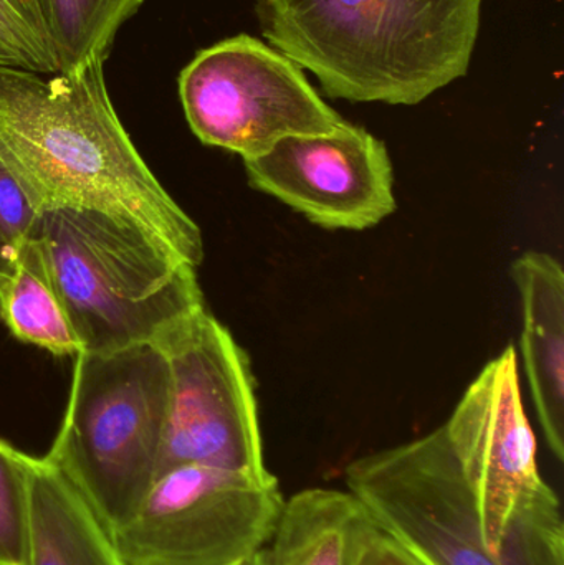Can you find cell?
I'll list each match as a JSON object with an SVG mask.
<instances>
[{"mask_svg": "<svg viewBox=\"0 0 564 565\" xmlns=\"http://www.w3.org/2000/svg\"><path fill=\"white\" fill-rule=\"evenodd\" d=\"M284 504L274 475L184 465L156 478L113 541L125 565H238L267 546Z\"/></svg>", "mask_w": 564, "mask_h": 565, "instance_id": "cell-6", "label": "cell"}, {"mask_svg": "<svg viewBox=\"0 0 564 565\" xmlns=\"http://www.w3.org/2000/svg\"><path fill=\"white\" fill-rule=\"evenodd\" d=\"M248 184L330 231H366L396 212L386 145L344 122L320 136H287L244 159Z\"/></svg>", "mask_w": 564, "mask_h": 565, "instance_id": "cell-10", "label": "cell"}, {"mask_svg": "<svg viewBox=\"0 0 564 565\" xmlns=\"http://www.w3.org/2000/svg\"><path fill=\"white\" fill-rule=\"evenodd\" d=\"M0 50L13 68L42 75L58 73L36 0H0Z\"/></svg>", "mask_w": 564, "mask_h": 565, "instance_id": "cell-17", "label": "cell"}, {"mask_svg": "<svg viewBox=\"0 0 564 565\" xmlns=\"http://www.w3.org/2000/svg\"><path fill=\"white\" fill-rule=\"evenodd\" d=\"M26 565H125L111 531L46 457L30 458Z\"/></svg>", "mask_w": 564, "mask_h": 565, "instance_id": "cell-12", "label": "cell"}, {"mask_svg": "<svg viewBox=\"0 0 564 565\" xmlns=\"http://www.w3.org/2000/svg\"><path fill=\"white\" fill-rule=\"evenodd\" d=\"M255 12L330 98L414 106L469 72L482 0H255Z\"/></svg>", "mask_w": 564, "mask_h": 565, "instance_id": "cell-2", "label": "cell"}, {"mask_svg": "<svg viewBox=\"0 0 564 565\" xmlns=\"http://www.w3.org/2000/svg\"><path fill=\"white\" fill-rule=\"evenodd\" d=\"M75 358L65 417L45 457L115 531L158 478L168 425V359L149 342Z\"/></svg>", "mask_w": 564, "mask_h": 565, "instance_id": "cell-5", "label": "cell"}, {"mask_svg": "<svg viewBox=\"0 0 564 565\" xmlns=\"http://www.w3.org/2000/svg\"><path fill=\"white\" fill-rule=\"evenodd\" d=\"M105 62L70 73L0 66V152L39 205L105 212L141 225L192 267L199 225L179 207L119 121Z\"/></svg>", "mask_w": 564, "mask_h": 565, "instance_id": "cell-1", "label": "cell"}, {"mask_svg": "<svg viewBox=\"0 0 564 565\" xmlns=\"http://www.w3.org/2000/svg\"><path fill=\"white\" fill-rule=\"evenodd\" d=\"M0 316L10 332L26 344L55 355L82 352L39 245L30 237L17 248L12 278L0 286Z\"/></svg>", "mask_w": 564, "mask_h": 565, "instance_id": "cell-14", "label": "cell"}, {"mask_svg": "<svg viewBox=\"0 0 564 565\" xmlns=\"http://www.w3.org/2000/svg\"><path fill=\"white\" fill-rule=\"evenodd\" d=\"M368 521L350 491L308 488L285 500L262 565H353Z\"/></svg>", "mask_w": 564, "mask_h": 565, "instance_id": "cell-13", "label": "cell"}, {"mask_svg": "<svg viewBox=\"0 0 564 565\" xmlns=\"http://www.w3.org/2000/svg\"><path fill=\"white\" fill-rule=\"evenodd\" d=\"M39 205L0 152V286L15 271L17 248L32 231Z\"/></svg>", "mask_w": 564, "mask_h": 565, "instance_id": "cell-18", "label": "cell"}, {"mask_svg": "<svg viewBox=\"0 0 564 565\" xmlns=\"http://www.w3.org/2000/svg\"><path fill=\"white\" fill-rule=\"evenodd\" d=\"M26 237L39 245L82 352L158 344L205 306L198 268L141 225L45 207Z\"/></svg>", "mask_w": 564, "mask_h": 565, "instance_id": "cell-3", "label": "cell"}, {"mask_svg": "<svg viewBox=\"0 0 564 565\" xmlns=\"http://www.w3.org/2000/svg\"><path fill=\"white\" fill-rule=\"evenodd\" d=\"M30 458L0 438V565H26Z\"/></svg>", "mask_w": 564, "mask_h": 565, "instance_id": "cell-16", "label": "cell"}, {"mask_svg": "<svg viewBox=\"0 0 564 565\" xmlns=\"http://www.w3.org/2000/svg\"><path fill=\"white\" fill-rule=\"evenodd\" d=\"M238 565H262V551L255 554V556H252L251 559L244 561V563Z\"/></svg>", "mask_w": 564, "mask_h": 565, "instance_id": "cell-20", "label": "cell"}, {"mask_svg": "<svg viewBox=\"0 0 564 565\" xmlns=\"http://www.w3.org/2000/svg\"><path fill=\"white\" fill-rule=\"evenodd\" d=\"M0 66H12V62H10L9 56L0 50Z\"/></svg>", "mask_w": 564, "mask_h": 565, "instance_id": "cell-21", "label": "cell"}, {"mask_svg": "<svg viewBox=\"0 0 564 565\" xmlns=\"http://www.w3.org/2000/svg\"><path fill=\"white\" fill-rule=\"evenodd\" d=\"M344 480L370 520L423 565H564L555 490L523 507L507 531L506 547L493 551L440 427L357 458Z\"/></svg>", "mask_w": 564, "mask_h": 565, "instance_id": "cell-4", "label": "cell"}, {"mask_svg": "<svg viewBox=\"0 0 564 565\" xmlns=\"http://www.w3.org/2000/svg\"><path fill=\"white\" fill-rule=\"evenodd\" d=\"M58 73L108 58L119 29L142 0H36Z\"/></svg>", "mask_w": 564, "mask_h": 565, "instance_id": "cell-15", "label": "cell"}, {"mask_svg": "<svg viewBox=\"0 0 564 565\" xmlns=\"http://www.w3.org/2000/svg\"><path fill=\"white\" fill-rule=\"evenodd\" d=\"M522 302V354L540 427L564 458V271L562 262L530 250L512 265Z\"/></svg>", "mask_w": 564, "mask_h": 565, "instance_id": "cell-11", "label": "cell"}, {"mask_svg": "<svg viewBox=\"0 0 564 565\" xmlns=\"http://www.w3.org/2000/svg\"><path fill=\"white\" fill-rule=\"evenodd\" d=\"M179 96L201 142L242 159L287 136L330 135L347 122L294 60L245 33L201 50L179 75Z\"/></svg>", "mask_w": 564, "mask_h": 565, "instance_id": "cell-8", "label": "cell"}, {"mask_svg": "<svg viewBox=\"0 0 564 565\" xmlns=\"http://www.w3.org/2000/svg\"><path fill=\"white\" fill-rule=\"evenodd\" d=\"M353 565H423L373 521H368L358 541Z\"/></svg>", "mask_w": 564, "mask_h": 565, "instance_id": "cell-19", "label": "cell"}, {"mask_svg": "<svg viewBox=\"0 0 564 565\" xmlns=\"http://www.w3.org/2000/svg\"><path fill=\"white\" fill-rule=\"evenodd\" d=\"M158 345L169 367L158 477L184 465L272 475L265 465L251 359L232 332L202 306Z\"/></svg>", "mask_w": 564, "mask_h": 565, "instance_id": "cell-7", "label": "cell"}, {"mask_svg": "<svg viewBox=\"0 0 564 565\" xmlns=\"http://www.w3.org/2000/svg\"><path fill=\"white\" fill-rule=\"evenodd\" d=\"M440 430L472 491L487 543L500 553L517 513L552 488L540 475L513 345L479 372Z\"/></svg>", "mask_w": 564, "mask_h": 565, "instance_id": "cell-9", "label": "cell"}]
</instances>
